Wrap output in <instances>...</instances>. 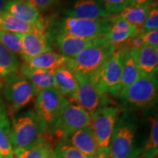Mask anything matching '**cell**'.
I'll use <instances>...</instances> for the list:
<instances>
[{
  "instance_id": "obj_1",
  "label": "cell",
  "mask_w": 158,
  "mask_h": 158,
  "mask_svg": "<svg viewBox=\"0 0 158 158\" xmlns=\"http://www.w3.org/2000/svg\"><path fill=\"white\" fill-rule=\"evenodd\" d=\"M116 47L106 37L97 38L93 44L73 58H68L66 66L76 76L90 78L101 68Z\"/></svg>"
},
{
  "instance_id": "obj_2",
  "label": "cell",
  "mask_w": 158,
  "mask_h": 158,
  "mask_svg": "<svg viewBox=\"0 0 158 158\" xmlns=\"http://www.w3.org/2000/svg\"><path fill=\"white\" fill-rule=\"evenodd\" d=\"M128 48L125 43L116 47L101 68L89 78L102 94L118 97L121 90L122 65Z\"/></svg>"
},
{
  "instance_id": "obj_3",
  "label": "cell",
  "mask_w": 158,
  "mask_h": 158,
  "mask_svg": "<svg viewBox=\"0 0 158 158\" xmlns=\"http://www.w3.org/2000/svg\"><path fill=\"white\" fill-rule=\"evenodd\" d=\"M137 124L127 114L118 118L108 148L109 158H138L143 148L136 144Z\"/></svg>"
},
{
  "instance_id": "obj_4",
  "label": "cell",
  "mask_w": 158,
  "mask_h": 158,
  "mask_svg": "<svg viewBox=\"0 0 158 158\" xmlns=\"http://www.w3.org/2000/svg\"><path fill=\"white\" fill-rule=\"evenodd\" d=\"M12 119L10 141L13 149L31 147L46 137V130L33 110L18 114Z\"/></svg>"
},
{
  "instance_id": "obj_5",
  "label": "cell",
  "mask_w": 158,
  "mask_h": 158,
  "mask_svg": "<svg viewBox=\"0 0 158 158\" xmlns=\"http://www.w3.org/2000/svg\"><path fill=\"white\" fill-rule=\"evenodd\" d=\"M90 124V114L78 105L68 100L54 123L47 131L46 136L56 144V141H64L71 133Z\"/></svg>"
},
{
  "instance_id": "obj_6",
  "label": "cell",
  "mask_w": 158,
  "mask_h": 158,
  "mask_svg": "<svg viewBox=\"0 0 158 158\" xmlns=\"http://www.w3.org/2000/svg\"><path fill=\"white\" fill-rule=\"evenodd\" d=\"M2 89L7 102L6 110L12 118L36 96L32 85L19 71L4 78Z\"/></svg>"
},
{
  "instance_id": "obj_7",
  "label": "cell",
  "mask_w": 158,
  "mask_h": 158,
  "mask_svg": "<svg viewBox=\"0 0 158 158\" xmlns=\"http://www.w3.org/2000/svg\"><path fill=\"white\" fill-rule=\"evenodd\" d=\"M157 77L141 76L118 94L124 106L134 109H146L157 101Z\"/></svg>"
},
{
  "instance_id": "obj_8",
  "label": "cell",
  "mask_w": 158,
  "mask_h": 158,
  "mask_svg": "<svg viewBox=\"0 0 158 158\" xmlns=\"http://www.w3.org/2000/svg\"><path fill=\"white\" fill-rule=\"evenodd\" d=\"M110 17L102 19L65 17L55 24L52 31L65 33L88 40L105 37L111 27Z\"/></svg>"
},
{
  "instance_id": "obj_9",
  "label": "cell",
  "mask_w": 158,
  "mask_h": 158,
  "mask_svg": "<svg viewBox=\"0 0 158 158\" xmlns=\"http://www.w3.org/2000/svg\"><path fill=\"white\" fill-rule=\"evenodd\" d=\"M68 100L54 88L43 89L37 93L35 113L46 130V133Z\"/></svg>"
},
{
  "instance_id": "obj_10",
  "label": "cell",
  "mask_w": 158,
  "mask_h": 158,
  "mask_svg": "<svg viewBox=\"0 0 158 158\" xmlns=\"http://www.w3.org/2000/svg\"><path fill=\"white\" fill-rule=\"evenodd\" d=\"M119 115V108L112 105L100 108L91 115L90 125L100 149H108Z\"/></svg>"
},
{
  "instance_id": "obj_11",
  "label": "cell",
  "mask_w": 158,
  "mask_h": 158,
  "mask_svg": "<svg viewBox=\"0 0 158 158\" xmlns=\"http://www.w3.org/2000/svg\"><path fill=\"white\" fill-rule=\"evenodd\" d=\"M78 86L76 93L69 97L68 100L78 105L90 114L94 113L100 108L110 105L108 95L100 92L89 78L76 76Z\"/></svg>"
},
{
  "instance_id": "obj_12",
  "label": "cell",
  "mask_w": 158,
  "mask_h": 158,
  "mask_svg": "<svg viewBox=\"0 0 158 158\" xmlns=\"http://www.w3.org/2000/svg\"><path fill=\"white\" fill-rule=\"evenodd\" d=\"M21 59H29L52 51V40L48 31H36L19 35Z\"/></svg>"
},
{
  "instance_id": "obj_13",
  "label": "cell",
  "mask_w": 158,
  "mask_h": 158,
  "mask_svg": "<svg viewBox=\"0 0 158 158\" xmlns=\"http://www.w3.org/2000/svg\"><path fill=\"white\" fill-rule=\"evenodd\" d=\"M48 32L51 35L52 42L54 43L59 50V54L68 59L73 58L85 48L89 47L93 44L97 39H84L65 33L56 32V31H48Z\"/></svg>"
},
{
  "instance_id": "obj_14",
  "label": "cell",
  "mask_w": 158,
  "mask_h": 158,
  "mask_svg": "<svg viewBox=\"0 0 158 158\" xmlns=\"http://www.w3.org/2000/svg\"><path fill=\"white\" fill-rule=\"evenodd\" d=\"M66 17L84 19H102L112 16L98 0H76L64 11Z\"/></svg>"
},
{
  "instance_id": "obj_15",
  "label": "cell",
  "mask_w": 158,
  "mask_h": 158,
  "mask_svg": "<svg viewBox=\"0 0 158 158\" xmlns=\"http://www.w3.org/2000/svg\"><path fill=\"white\" fill-rule=\"evenodd\" d=\"M64 141L90 158L95 157L100 149L91 125L76 130L69 135Z\"/></svg>"
},
{
  "instance_id": "obj_16",
  "label": "cell",
  "mask_w": 158,
  "mask_h": 158,
  "mask_svg": "<svg viewBox=\"0 0 158 158\" xmlns=\"http://www.w3.org/2000/svg\"><path fill=\"white\" fill-rule=\"evenodd\" d=\"M5 11L30 24H47L48 22L28 0H9Z\"/></svg>"
},
{
  "instance_id": "obj_17",
  "label": "cell",
  "mask_w": 158,
  "mask_h": 158,
  "mask_svg": "<svg viewBox=\"0 0 158 158\" xmlns=\"http://www.w3.org/2000/svg\"><path fill=\"white\" fill-rule=\"evenodd\" d=\"M111 27L110 31L106 35V38L116 46L124 44L128 40L140 34L138 29L125 20L122 19L118 15H112Z\"/></svg>"
},
{
  "instance_id": "obj_18",
  "label": "cell",
  "mask_w": 158,
  "mask_h": 158,
  "mask_svg": "<svg viewBox=\"0 0 158 158\" xmlns=\"http://www.w3.org/2000/svg\"><path fill=\"white\" fill-rule=\"evenodd\" d=\"M133 50L141 76L157 77L158 70V47L143 45L141 48Z\"/></svg>"
},
{
  "instance_id": "obj_19",
  "label": "cell",
  "mask_w": 158,
  "mask_h": 158,
  "mask_svg": "<svg viewBox=\"0 0 158 158\" xmlns=\"http://www.w3.org/2000/svg\"><path fill=\"white\" fill-rule=\"evenodd\" d=\"M19 72L31 83L36 95L39 92L43 89H55L54 71L31 68L23 63L20 65Z\"/></svg>"
},
{
  "instance_id": "obj_20",
  "label": "cell",
  "mask_w": 158,
  "mask_h": 158,
  "mask_svg": "<svg viewBox=\"0 0 158 158\" xmlns=\"http://www.w3.org/2000/svg\"><path fill=\"white\" fill-rule=\"evenodd\" d=\"M47 24H30L23 22L7 12L0 13V30L23 35L36 31H47Z\"/></svg>"
},
{
  "instance_id": "obj_21",
  "label": "cell",
  "mask_w": 158,
  "mask_h": 158,
  "mask_svg": "<svg viewBox=\"0 0 158 158\" xmlns=\"http://www.w3.org/2000/svg\"><path fill=\"white\" fill-rule=\"evenodd\" d=\"M23 61L27 66L34 69L55 71L66 65L68 58L55 51H48L36 56L24 59Z\"/></svg>"
},
{
  "instance_id": "obj_22",
  "label": "cell",
  "mask_w": 158,
  "mask_h": 158,
  "mask_svg": "<svg viewBox=\"0 0 158 158\" xmlns=\"http://www.w3.org/2000/svg\"><path fill=\"white\" fill-rule=\"evenodd\" d=\"M55 89L64 97H70L76 93L78 86L73 73L68 67H61L54 72Z\"/></svg>"
},
{
  "instance_id": "obj_23",
  "label": "cell",
  "mask_w": 158,
  "mask_h": 158,
  "mask_svg": "<svg viewBox=\"0 0 158 158\" xmlns=\"http://www.w3.org/2000/svg\"><path fill=\"white\" fill-rule=\"evenodd\" d=\"M54 143L43 137L31 147L13 149L14 158H46L54 152Z\"/></svg>"
},
{
  "instance_id": "obj_24",
  "label": "cell",
  "mask_w": 158,
  "mask_h": 158,
  "mask_svg": "<svg viewBox=\"0 0 158 158\" xmlns=\"http://www.w3.org/2000/svg\"><path fill=\"white\" fill-rule=\"evenodd\" d=\"M10 122L5 105L0 99V155L13 157V149L10 141Z\"/></svg>"
},
{
  "instance_id": "obj_25",
  "label": "cell",
  "mask_w": 158,
  "mask_h": 158,
  "mask_svg": "<svg viewBox=\"0 0 158 158\" xmlns=\"http://www.w3.org/2000/svg\"><path fill=\"white\" fill-rule=\"evenodd\" d=\"M141 76L133 50L128 48L126 51L122 65L121 90L120 92L133 84Z\"/></svg>"
},
{
  "instance_id": "obj_26",
  "label": "cell",
  "mask_w": 158,
  "mask_h": 158,
  "mask_svg": "<svg viewBox=\"0 0 158 158\" xmlns=\"http://www.w3.org/2000/svg\"><path fill=\"white\" fill-rule=\"evenodd\" d=\"M151 5H127L121 13L117 14L122 19L135 27L140 33Z\"/></svg>"
},
{
  "instance_id": "obj_27",
  "label": "cell",
  "mask_w": 158,
  "mask_h": 158,
  "mask_svg": "<svg viewBox=\"0 0 158 158\" xmlns=\"http://www.w3.org/2000/svg\"><path fill=\"white\" fill-rule=\"evenodd\" d=\"M19 59L16 54L0 43V78H5L19 71Z\"/></svg>"
},
{
  "instance_id": "obj_28",
  "label": "cell",
  "mask_w": 158,
  "mask_h": 158,
  "mask_svg": "<svg viewBox=\"0 0 158 158\" xmlns=\"http://www.w3.org/2000/svg\"><path fill=\"white\" fill-rule=\"evenodd\" d=\"M149 138L143 148V158H157L158 152V120L157 116L150 118Z\"/></svg>"
},
{
  "instance_id": "obj_29",
  "label": "cell",
  "mask_w": 158,
  "mask_h": 158,
  "mask_svg": "<svg viewBox=\"0 0 158 158\" xmlns=\"http://www.w3.org/2000/svg\"><path fill=\"white\" fill-rule=\"evenodd\" d=\"M54 153L56 158H90L64 141H59L56 143Z\"/></svg>"
},
{
  "instance_id": "obj_30",
  "label": "cell",
  "mask_w": 158,
  "mask_h": 158,
  "mask_svg": "<svg viewBox=\"0 0 158 158\" xmlns=\"http://www.w3.org/2000/svg\"><path fill=\"white\" fill-rule=\"evenodd\" d=\"M0 43L16 55L21 54V41L19 34L0 30Z\"/></svg>"
},
{
  "instance_id": "obj_31",
  "label": "cell",
  "mask_w": 158,
  "mask_h": 158,
  "mask_svg": "<svg viewBox=\"0 0 158 158\" xmlns=\"http://www.w3.org/2000/svg\"><path fill=\"white\" fill-rule=\"evenodd\" d=\"M157 29H158V7L157 2H155L150 6L149 11L141 28V33Z\"/></svg>"
},
{
  "instance_id": "obj_32",
  "label": "cell",
  "mask_w": 158,
  "mask_h": 158,
  "mask_svg": "<svg viewBox=\"0 0 158 158\" xmlns=\"http://www.w3.org/2000/svg\"><path fill=\"white\" fill-rule=\"evenodd\" d=\"M110 15H117L129 5L128 0H98Z\"/></svg>"
},
{
  "instance_id": "obj_33",
  "label": "cell",
  "mask_w": 158,
  "mask_h": 158,
  "mask_svg": "<svg viewBox=\"0 0 158 158\" xmlns=\"http://www.w3.org/2000/svg\"><path fill=\"white\" fill-rule=\"evenodd\" d=\"M41 13H46L56 7L60 0H28Z\"/></svg>"
},
{
  "instance_id": "obj_34",
  "label": "cell",
  "mask_w": 158,
  "mask_h": 158,
  "mask_svg": "<svg viewBox=\"0 0 158 158\" xmlns=\"http://www.w3.org/2000/svg\"><path fill=\"white\" fill-rule=\"evenodd\" d=\"M139 35L143 45L158 47V29L144 31Z\"/></svg>"
},
{
  "instance_id": "obj_35",
  "label": "cell",
  "mask_w": 158,
  "mask_h": 158,
  "mask_svg": "<svg viewBox=\"0 0 158 158\" xmlns=\"http://www.w3.org/2000/svg\"><path fill=\"white\" fill-rule=\"evenodd\" d=\"M125 44L129 47L130 48L133 49H138L141 48L142 46H143V42H142L140 35L138 34L136 36L132 37L130 40H128L127 42L125 43Z\"/></svg>"
},
{
  "instance_id": "obj_36",
  "label": "cell",
  "mask_w": 158,
  "mask_h": 158,
  "mask_svg": "<svg viewBox=\"0 0 158 158\" xmlns=\"http://www.w3.org/2000/svg\"><path fill=\"white\" fill-rule=\"evenodd\" d=\"M155 2H157V0H134V3L133 5H151Z\"/></svg>"
},
{
  "instance_id": "obj_37",
  "label": "cell",
  "mask_w": 158,
  "mask_h": 158,
  "mask_svg": "<svg viewBox=\"0 0 158 158\" xmlns=\"http://www.w3.org/2000/svg\"><path fill=\"white\" fill-rule=\"evenodd\" d=\"M94 158H109L108 155V149H100Z\"/></svg>"
},
{
  "instance_id": "obj_38",
  "label": "cell",
  "mask_w": 158,
  "mask_h": 158,
  "mask_svg": "<svg viewBox=\"0 0 158 158\" xmlns=\"http://www.w3.org/2000/svg\"><path fill=\"white\" fill-rule=\"evenodd\" d=\"M9 0H0V13L5 11L6 6Z\"/></svg>"
},
{
  "instance_id": "obj_39",
  "label": "cell",
  "mask_w": 158,
  "mask_h": 158,
  "mask_svg": "<svg viewBox=\"0 0 158 158\" xmlns=\"http://www.w3.org/2000/svg\"><path fill=\"white\" fill-rule=\"evenodd\" d=\"M46 158H56V157H55V155H54V153L53 152L52 154H51V155H50L48 156V157H46Z\"/></svg>"
},
{
  "instance_id": "obj_40",
  "label": "cell",
  "mask_w": 158,
  "mask_h": 158,
  "mask_svg": "<svg viewBox=\"0 0 158 158\" xmlns=\"http://www.w3.org/2000/svg\"><path fill=\"white\" fill-rule=\"evenodd\" d=\"M129 2V5H133L134 3V0H128Z\"/></svg>"
},
{
  "instance_id": "obj_41",
  "label": "cell",
  "mask_w": 158,
  "mask_h": 158,
  "mask_svg": "<svg viewBox=\"0 0 158 158\" xmlns=\"http://www.w3.org/2000/svg\"><path fill=\"white\" fill-rule=\"evenodd\" d=\"M2 89V81L0 80V92H1Z\"/></svg>"
},
{
  "instance_id": "obj_42",
  "label": "cell",
  "mask_w": 158,
  "mask_h": 158,
  "mask_svg": "<svg viewBox=\"0 0 158 158\" xmlns=\"http://www.w3.org/2000/svg\"><path fill=\"white\" fill-rule=\"evenodd\" d=\"M0 158H7V157H3V156L0 155Z\"/></svg>"
},
{
  "instance_id": "obj_43",
  "label": "cell",
  "mask_w": 158,
  "mask_h": 158,
  "mask_svg": "<svg viewBox=\"0 0 158 158\" xmlns=\"http://www.w3.org/2000/svg\"><path fill=\"white\" fill-rule=\"evenodd\" d=\"M138 158H143V157H138Z\"/></svg>"
}]
</instances>
